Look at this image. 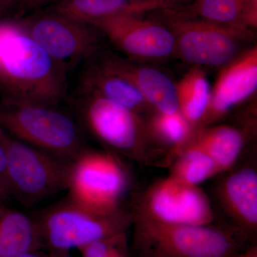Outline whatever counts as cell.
<instances>
[{"label":"cell","instance_id":"1","mask_svg":"<svg viewBox=\"0 0 257 257\" xmlns=\"http://www.w3.org/2000/svg\"><path fill=\"white\" fill-rule=\"evenodd\" d=\"M68 72L20 23L0 21V92L4 99L58 105Z\"/></svg>","mask_w":257,"mask_h":257},{"label":"cell","instance_id":"2","mask_svg":"<svg viewBox=\"0 0 257 257\" xmlns=\"http://www.w3.org/2000/svg\"><path fill=\"white\" fill-rule=\"evenodd\" d=\"M0 128L24 143L65 160H74L87 147L79 121L58 105L3 98Z\"/></svg>","mask_w":257,"mask_h":257},{"label":"cell","instance_id":"3","mask_svg":"<svg viewBox=\"0 0 257 257\" xmlns=\"http://www.w3.org/2000/svg\"><path fill=\"white\" fill-rule=\"evenodd\" d=\"M50 251H69L126 232L133 216L122 209L103 212L67 197L32 216Z\"/></svg>","mask_w":257,"mask_h":257},{"label":"cell","instance_id":"4","mask_svg":"<svg viewBox=\"0 0 257 257\" xmlns=\"http://www.w3.org/2000/svg\"><path fill=\"white\" fill-rule=\"evenodd\" d=\"M13 197L32 207L67 190L71 161L30 146L0 128Z\"/></svg>","mask_w":257,"mask_h":257},{"label":"cell","instance_id":"5","mask_svg":"<svg viewBox=\"0 0 257 257\" xmlns=\"http://www.w3.org/2000/svg\"><path fill=\"white\" fill-rule=\"evenodd\" d=\"M135 245L143 257H231L236 243L222 230L169 224L133 216Z\"/></svg>","mask_w":257,"mask_h":257},{"label":"cell","instance_id":"6","mask_svg":"<svg viewBox=\"0 0 257 257\" xmlns=\"http://www.w3.org/2000/svg\"><path fill=\"white\" fill-rule=\"evenodd\" d=\"M128 187L127 171L113 152L86 147L70 162L67 197L88 207L103 212L121 210Z\"/></svg>","mask_w":257,"mask_h":257},{"label":"cell","instance_id":"7","mask_svg":"<svg viewBox=\"0 0 257 257\" xmlns=\"http://www.w3.org/2000/svg\"><path fill=\"white\" fill-rule=\"evenodd\" d=\"M79 124L96 140L130 158H142L146 127L140 114L112 101L78 92L74 101Z\"/></svg>","mask_w":257,"mask_h":257},{"label":"cell","instance_id":"8","mask_svg":"<svg viewBox=\"0 0 257 257\" xmlns=\"http://www.w3.org/2000/svg\"><path fill=\"white\" fill-rule=\"evenodd\" d=\"M23 28L67 72L100 51L101 35L89 24L47 10L20 22Z\"/></svg>","mask_w":257,"mask_h":257},{"label":"cell","instance_id":"9","mask_svg":"<svg viewBox=\"0 0 257 257\" xmlns=\"http://www.w3.org/2000/svg\"><path fill=\"white\" fill-rule=\"evenodd\" d=\"M134 216L169 224L208 226L215 220L207 194L170 175L147 189Z\"/></svg>","mask_w":257,"mask_h":257},{"label":"cell","instance_id":"10","mask_svg":"<svg viewBox=\"0 0 257 257\" xmlns=\"http://www.w3.org/2000/svg\"><path fill=\"white\" fill-rule=\"evenodd\" d=\"M173 34L176 52L186 62L201 65L222 66L233 60L248 30L204 20L175 17L165 25Z\"/></svg>","mask_w":257,"mask_h":257},{"label":"cell","instance_id":"11","mask_svg":"<svg viewBox=\"0 0 257 257\" xmlns=\"http://www.w3.org/2000/svg\"><path fill=\"white\" fill-rule=\"evenodd\" d=\"M140 15H122L91 24L133 60L163 59L176 52L173 34L165 25Z\"/></svg>","mask_w":257,"mask_h":257},{"label":"cell","instance_id":"12","mask_svg":"<svg viewBox=\"0 0 257 257\" xmlns=\"http://www.w3.org/2000/svg\"><path fill=\"white\" fill-rule=\"evenodd\" d=\"M257 88V48L253 47L221 70L214 88L207 112L199 128L207 127L235 106L247 99Z\"/></svg>","mask_w":257,"mask_h":257},{"label":"cell","instance_id":"13","mask_svg":"<svg viewBox=\"0 0 257 257\" xmlns=\"http://www.w3.org/2000/svg\"><path fill=\"white\" fill-rule=\"evenodd\" d=\"M98 55L108 67L130 81L157 112L172 114L179 111L176 84L163 72L118 56Z\"/></svg>","mask_w":257,"mask_h":257},{"label":"cell","instance_id":"14","mask_svg":"<svg viewBox=\"0 0 257 257\" xmlns=\"http://www.w3.org/2000/svg\"><path fill=\"white\" fill-rule=\"evenodd\" d=\"M86 62L78 92L101 96L139 114L152 108L140 91L125 77L108 67L98 53Z\"/></svg>","mask_w":257,"mask_h":257},{"label":"cell","instance_id":"15","mask_svg":"<svg viewBox=\"0 0 257 257\" xmlns=\"http://www.w3.org/2000/svg\"><path fill=\"white\" fill-rule=\"evenodd\" d=\"M218 198L223 210L238 227L257 228V174L249 167L234 171L219 184Z\"/></svg>","mask_w":257,"mask_h":257},{"label":"cell","instance_id":"16","mask_svg":"<svg viewBox=\"0 0 257 257\" xmlns=\"http://www.w3.org/2000/svg\"><path fill=\"white\" fill-rule=\"evenodd\" d=\"M175 0H57L49 10L87 24L122 15L167 9Z\"/></svg>","mask_w":257,"mask_h":257},{"label":"cell","instance_id":"17","mask_svg":"<svg viewBox=\"0 0 257 257\" xmlns=\"http://www.w3.org/2000/svg\"><path fill=\"white\" fill-rule=\"evenodd\" d=\"M42 243L32 216L5 206L0 207V257H16L36 251Z\"/></svg>","mask_w":257,"mask_h":257},{"label":"cell","instance_id":"18","mask_svg":"<svg viewBox=\"0 0 257 257\" xmlns=\"http://www.w3.org/2000/svg\"><path fill=\"white\" fill-rule=\"evenodd\" d=\"M187 145L202 150L212 159L220 173L236 163L244 146V137L232 126H218L201 128Z\"/></svg>","mask_w":257,"mask_h":257},{"label":"cell","instance_id":"19","mask_svg":"<svg viewBox=\"0 0 257 257\" xmlns=\"http://www.w3.org/2000/svg\"><path fill=\"white\" fill-rule=\"evenodd\" d=\"M179 111L196 130L204 119L210 101L211 88L200 67L190 69L177 84Z\"/></svg>","mask_w":257,"mask_h":257},{"label":"cell","instance_id":"20","mask_svg":"<svg viewBox=\"0 0 257 257\" xmlns=\"http://www.w3.org/2000/svg\"><path fill=\"white\" fill-rule=\"evenodd\" d=\"M195 11L211 23L243 30L256 27L257 9L249 0H198Z\"/></svg>","mask_w":257,"mask_h":257},{"label":"cell","instance_id":"21","mask_svg":"<svg viewBox=\"0 0 257 257\" xmlns=\"http://www.w3.org/2000/svg\"><path fill=\"white\" fill-rule=\"evenodd\" d=\"M177 155L170 175L184 183L199 186L220 173L214 161L197 147L186 145Z\"/></svg>","mask_w":257,"mask_h":257},{"label":"cell","instance_id":"22","mask_svg":"<svg viewBox=\"0 0 257 257\" xmlns=\"http://www.w3.org/2000/svg\"><path fill=\"white\" fill-rule=\"evenodd\" d=\"M150 130L161 142L173 147L177 154L193 138L194 128L178 111L172 114L157 111L150 122Z\"/></svg>","mask_w":257,"mask_h":257},{"label":"cell","instance_id":"23","mask_svg":"<svg viewBox=\"0 0 257 257\" xmlns=\"http://www.w3.org/2000/svg\"><path fill=\"white\" fill-rule=\"evenodd\" d=\"M78 250L82 257H128L126 232L94 241Z\"/></svg>","mask_w":257,"mask_h":257},{"label":"cell","instance_id":"24","mask_svg":"<svg viewBox=\"0 0 257 257\" xmlns=\"http://www.w3.org/2000/svg\"><path fill=\"white\" fill-rule=\"evenodd\" d=\"M12 197L13 194L8 179L6 155L3 145L0 144V206H5V203Z\"/></svg>","mask_w":257,"mask_h":257},{"label":"cell","instance_id":"25","mask_svg":"<svg viewBox=\"0 0 257 257\" xmlns=\"http://www.w3.org/2000/svg\"><path fill=\"white\" fill-rule=\"evenodd\" d=\"M57 0H27L25 5L23 6V9L25 10H35L42 8L47 4L54 3Z\"/></svg>","mask_w":257,"mask_h":257},{"label":"cell","instance_id":"26","mask_svg":"<svg viewBox=\"0 0 257 257\" xmlns=\"http://www.w3.org/2000/svg\"><path fill=\"white\" fill-rule=\"evenodd\" d=\"M27 0H0V4H1L2 11L8 9V8H13V7L21 6L23 8Z\"/></svg>","mask_w":257,"mask_h":257},{"label":"cell","instance_id":"27","mask_svg":"<svg viewBox=\"0 0 257 257\" xmlns=\"http://www.w3.org/2000/svg\"><path fill=\"white\" fill-rule=\"evenodd\" d=\"M232 257H257V247L256 246H251L243 253Z\"/></svg>","mask_w":257,"mask_h":257},{"label":"cell","instance_id":"28","mask_svg":"<svg viewBox=\"0 0 257 257\" xmlns=\"http://www.w3.org/2000/svg\"><path fill=\"white\" fill-rule=\"evenodd\" d=\"M69 251H50L48 257H71Z\"/></svg>","mask_w":257,"mask_h":257},{"label":"cell","instance_id":"29","mask_svg":"<svg viewBox=\"0 0 257 257\" xmlns=\"http://www.w3.org/2000/svg\"><path fill=\"white\" fill-rule=\"evenodd\" d=\"M16 257H45L42 256V255L36 253V251H30L28 252L21 253V254L18 255Z\"/></svg>","mask_w":257,"mask_h":257},{"label":"cell","instance_id":"30","mask_svg":"<svg viewBox=\"0 0 257 257\" xmlns=\"http://www.w3.org/2000/svg\"><path fill=\"white\" fill-rule=\"evenodd\" d=\"M2 12L3 11H2L1 4H0V14H1Z\"/></svg>","mask_w":257,"mask_h":257}]
</instances>
